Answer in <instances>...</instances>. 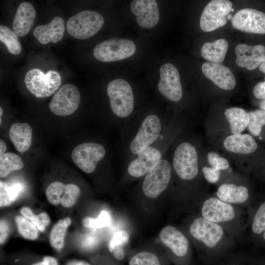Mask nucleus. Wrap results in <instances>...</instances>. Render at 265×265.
Instances as JSON below:
<instances>
[{"label":"nucleus","mask_w":265,"mask_h":265,"mask_svg":"<svg viewBox=\"0 0 265 265\" xmlns=\"http://www.w3.org/2000/svg\"><path fill=\"white\" fill-rule=\"evenodd\" d=\"M188 231L203 255L210 260L227 253L236 241L222 226L199 215L190 222Z\"/></svg>","instance_id":"obj_1"},{"label":"nucleus","mask_w":265,"mask_h":265,"mask_svg":"<svg viewBox=\"0 0 265 265\" xmlns=\"http://www.w3.org/2000/svg\"><path fill=\"white\" fill-rule=\"evenodd\" d=\"M199 215L222 226L236 240L241 239L247 228L243 208L223 201L215 195H206L197 205Z\"/></svg>","instance_id":"obj_2"},{"label":"nucleus","mask_w":265,"mask_h":265,"mask_svg":"<svg viewBox=\"0 0 265 265\" xmlns=\"http://www.w3.org/2000/svg\"><path fill=\"white\" fill-rule=\"evenodd\" d=\"M172 165L181 180H195L200 175L198 154L195 146L188 141L180 143L175 150Z\"/></svg>","instance_id":"obj_3"},{"label":"nucleus","mask_w":265,"mask_h":265,"mask_svg":"<svg viewBox=\"0 0 265 265\" xmlns=\"http://www.w3.org/2000/svg\"><path fill=\"white\" fill-rule=\"evenodd\" d=\"M107 93L111 109L120 118L129 116L134 108V99L130 84L125 80L117 79L110 81Z\"/></svg>","instance_id":"obj_4"},{"label":"nucleus","mask_w":265,"mask_h":265,"mask_svg":"<svg viewBox=\"0 0 265 265\" xmlns=\"http://www.w3.org/2000/svg\"><path fill=\"white\" fill-rule=\"evenodd\" d=\"M25 83L29 91L39 98L51 96L59 88L61 83L60 75L54 70L44 73L38 68L29 70L25 77Z\"/></svg>","instance_id":"obj_5"},{"label":"nucleus","mask_w":265,"mask_h":265,"mask_svg":"<svg viewBox=\"0 0 265 265\" xmlns=\"http://www.w3.org/2000/svg\"><path fill=\"white\" fill-rule=\"evenodd\" d=\"M104 24V18L100 13L92 10H83L68 20L66 28L74 38L84 40L97 33Z\"/></svg>","instance_id":"obj_6"},{"label":"nucleus","mask_w":265,"mask_h":265,"mask_svg":"<svg viewBox=\"0 0 265 265\" xmlns=\"http://www.w3.org/2000/svg\"><path fill=\"white\" fill-rule=\"evenodd\" d=\"M136 46L132 40L126 38H111L102 41L93 49L96 59L102 62H113L132 56Z\"/></svg>","instance_id":"obj_7"},{"label":"nucleus","mask_w":265,"mask_h":265,"mask_svg":"<svg viewBox=\"0 0 265 265\" xmlns=\"http://www.w3.org/2000/svg\"><path fill=\"white\" fill-rule=\"evenodd\" d=\"M171 175L170 163L167 160L161 159L145 175L142 186L143 193L148 198H156L167 188Z\"/></svg>","instance_id":"obj_8"},{"label":"nucleus","mask_w":265,"mask_h":265,"mask_svg":"<svg viewBox=\"0 0 265 265\" xmlns=\"http://www.w3.org/2000/svg\"><path fill=\"white\" fill-rule=\"evenodd\" d=\"M162 130V124L156 115H147L141 125L132 139L130 149L133 155H136L146 148L151 146L159 137Z\"/></svg>","instance_id":"obj_9"},{"label":"nucleus","mask_w":265,"mask_h":265,"mask_svg":"<svg viewBox=\"0 0 265 265\" xmlns=\"http://www.w3.org/2000/svg\"><path fill=\"white\" fill-rule=\"evenodd\" d=\"M233 4L228 0H211L204 8L200 19V26L205 32H210L224 26L227 16Z\"/></svg>","instance_id":"obj_10"},{"label":"nucleus","mask_w":265,"mask_h":265,"mask_svg":"<svg viewBox=\"0 0 265 265\" xmlns=\"http://www.w3.org/2000/svg\"><path fill=\"white\" fill-rule=\"evenodd\" d=\"M219 184L215 196L229 204L245 208L250 200V190L243 180L228 178Z\"/></svg>","instance_id":"obj_11"},{"label":"nucleus","mask_w":265,"mask_h":265,"mask_svg":"<svg viewBox=\"0 0 265 265\" xmlns=\"http://www.w3.org/2000/svg\"><path fill=\"white\" fill-rule=\"evenodd\" d=\"M105 155L106 149L102 144L89 142L77 146L72 152L71 157L73 162L82 171L91 173Z\"/></svg>","instance_id":"obj_12"},{"label":"nucleus","mask_w":265,"mask_h":265,"mask_svg":"<svg viewBox=\"0 0 265 265\" xmlns=\"http://www.w3.org/2000/svg\"><path fill=\"white\" fill-rule=\"evenodd\" d=\"M80 101V95L78 88L72 84H65L53 97L49 108L56 115L66 116L78 109Z\"/></svg>","instance_id":"obj_13"},{"label":"nucleus","mask_w":265,"mask_h":265,"mask_svg":"<svg viewBox=\"0 0 265 265\" xmlns=\"http://www.w3.org/2000/svg\"><path fill=\"white\" fill-rule=\"evenodd\" d=\"M159 92L168 100L177 102L183 97V89L177 68L172 64L165 63L159 69Z\"/></svg>","instance_id":"obj_14"},{"label":"nucleus","mask_w":265,"mask_h":265,"mask_svg":"<svg viewBox=\"0 0 265 265\" xmlns=\"http://www.w3.org/2000/svg\"><path fill=\"white\" fill-rule=\"evenodd\" d=\"M159 238L162 243L178 260H185L189 256L190 243L186 236L176 227L168 225L160 230Z\"/></svg>","instance_id":"obj_15"},{"label":"nucleus","mask_w":265,"mask_h":265,"mask_svg":"<svg viewBox=\"0 0 265 265\" xmlns=\"http://www.w3.org/2000/svg\"><path fill=\"white\" fill-rule=\"evenodd\" d=\"M231 23L235 28L245 32L265 34V13L256 9L238 10L233 17Z\"/></svg>","instance_id":"obj_16"},{"label":"nucleus","mask_w":265,"mask_h":265,"mask_svg":"<svg viewBox=\"0 0 265 265\" xmlns=\"http://www.w3.org/2000/svg\"><path fill=\"white\" fill-rule=\"evenodd\" d=\"M161 156L160 150L149 146L136 155L129 164L128 172L135 178L146 175L161 159Z\"/></svg>","instance_id":"obj_17"},{"label":"nucleus","mask_w":265,"mask_h":265,"mask_svg":"<svg viewBox=\"0 0 265 265\" xmlns=\"http://www.w3.org/2000/svg\"><path fill=\"white\" fill-rule=\"evenodd\" d=\"M131 10L136 16V20L138 25L143 28H153L159 22V13L156 0H132Z\"/></svg>","instance_id":"obj_18"},{"label":"nucleus","mask_w":265,"mask_h":265,"mask_svg":"<svg viewBox=\"0 0 265 265\" xmlns=\"http://www.w3.org/2000/svg\"><path fill=\"white\" fill-rule=\"evenodd\" d=\"M203 74L219 88L230 90L236 85L235 77L231 70L221 63L210 61L204 62L202 66Z\"/></svg>","instance_id":"obj_19"},{"label":"nucleus","mask_w":265,"mask_h":265,"mask_svg":"<svg viewBox=\"0 0 265 265\" xmlns=\"http://www.w3.org/2000/svg\"><path fill=\"white\" fill-rule=\"evenodd\" d=\"M235 53L237 65L248 70H253L259 66L265 55V46L239 44L236 47Z\"/></svg>","instance_id":"obj_20"},{"label":"nucleus","mask_w":265,"mask_h":265,"mask_svg":"<svg viewBox=\"0 0 265 265\" xmlns=\"http://www.w3.org/2000/svg\"><path fill=\"white\" fill-rule=\"evenodd\" d=\"M65 25L63 19L56 16L48 24L37 26L33 34L39 43L47 44L50 42L56 43L63 37Z\"/></svg>","instance_id":"obj_21"},{"label":"nucleus","mask_w":265,"mask_h":265,"mask_svg":"<svg viewBox=\"0 0 265 265\" xmlns=\"http://www.w3.org/2000/svg\"><path fill=\"white\" fill-rule=\"evenodd\" d=\"M224 148L228 152L238 155L251 154L257 150L258 145L252 136L248 133L231 134L223 141Z\"/></svg>","instance_id":"obj_22"},{"label":"nucleus","mask_w":265,"mask_h":265,"mask_svg":"<svg viewBox=\"0 0 265 265\" xmlns=\"http://www.w3.org/2000/svg\"><path fill=\"white\" fill-rule=\"evenodd\" d=\"M36 15V11L31 3L27 1L22 2L18 6L14 18V32L18 36L26 35L33 24Z\"/></svg>","instance_id":"obj_23"},{"label":"nucleus","mask_w":265,"mask_h":265,"mask_svg":"<svg viewBox=\"0 0 265 265\" xmlns=\"http://www.w3.org/2000/svg\"><path fill=\"white\" fill-rule=\"evenodd\" d=\"M9 136L16 149L24 153L31 146L32 129L27 123H16L10 128Z\"/></svg>","instance_id":"obj_24"},{"label":"nucleus","mask_w":265,"mask_h":265,"mask_svg":"<svg viewBox=\"0 0 265 265\" xmlns=\"http://www.w3.org/2000/svg\"><path fill=\"white\" fill-rule=\"evenodd\" d=\"M228 43L223 38L212 42L205 43L201 50L202 57L210 62L221 63L226 56L228 51Z\"/></svg>","instance_id":"obj_25"},{"label":"nucleus","mask_w":265,"mask_h":265,"mask_svg":"<svg viewBox=\"0 0 265 265\" xmlns=\"http://www.w3.org/2000/svg\"><path fill=\"white\" fill-rule=\"evenodd\" d=\"M224 115L232 134L241 133L247 128L249 114L244 109L237 107H230L225 110Z\"/></svg>","instance_id":"obj_26"},{"label":"nucleus","mask_w":265,"mask_h":265,"mask_svg":"<svg viewBox=\"0 0 265 265\" xmlns=\"http://www.w3.org/2000/svg\"><path fill=\"white\" fill-rule=\"evenodd\" d=\"M72 222L71 218L67 217L59 220L53 225L49 236L50 243L52 247L57 250H60L63 248L65 234Z\"/></svg>","instance_id":"obj_27"},{"label":"nucleus","mask_w":265,"mask_h":265,"mask_svg":"<svg viewBox=\"0 0 265 265\" xmlns=\"http://www.w3.org/2000/svg\"><path fill=\"white\" fill-rule=\"evenodd\" d=\"M24 189L23 185L16 182L11 185L0 182V206H8L15 202Z\"/></svg>","instance_id":"obj_28"},{"label":"nucleus","mask_w":265,"mask_h":265,"mask_svg":"<svg viewBox=\"0 0 265 265\" xmlns=\"http://www.w3.org/2000/svg\"><path fill=\"white\" fill-rule=\"evenodd\" d=\"M24 167L21 158L13 153H5L0 156V177H7L10 172Z\"/></svg>","instance_id":"obj_29"},{"label":"nucleus","mask_w":265,"mask_h":265,"mask_svg":"<svg viewBox=\"0 0 265 265\" xmlns=\"http://www.w3.org/2000/svg\"><path fill=\"white\" fill-rule=\"evenodd\" d=\"M250 232L254 237H261L265 241V201L261 203L250 220Z\"/></svg>","instance_id":"obj_30"},{"label":"nucleus","mask_w":265,"mask_h":265,"mask_svg":"<svg viewBox=\"0 0 265 265\" xmlns=\"http://www.w3.org/2000/svg\"><path fill=\"white\" fill-rule=\"evenodd\" d=\"M0 41L7 47L11 54L17 55L21 53L22 45L18 36L7 26H0Z\"/></svg>","instance_id":"obj_31"},{"label":"nucleus","mask_w":265,"mask_h":265,"mask_svg":"<svg viewBox=\"0 0 265 265\" xmlns=\"http://www.w3.org/2000/svg\"><path fill=\"white\" fill-rule=\"evenodd\" d=\"M15 221L20 234L25 238L35 240L38 236V229L28 219L23 216L17 215Z\"/></svg>","instance_id":"obj_32"},{"label":"nucleus","mask_w":265,"mask_h":265,"mask_svg":"<svg viewBox=\"0 0 265 265\" xmlns=\"http://www.w3.org/2000/svg\"><path fill=\"white\" fill-rule=\"evenodd\" d=\"M21 214L30 221L37 228L43 232L50 223V218L47 213L42 212L35 215L28 207H23L20 210Z\"/></svg>","instance_id":"obj_33"},{"label":"nucleus","mask_w":265,"mask_h":265,"mask_svg":"<svg viewBox=\"0 0 265 265\" xmlns=\"http://www.w3.org/2000/svg\"><path fill=\"white\" fill-rule=\"evenodd\" d=\"M249 123L247 129L252 135L258 136L265 125V110L257 109L248 112Z\"/></svg>","instance_id":"obj_34"},{"label":"nucleus","mask_w":265,"mask_h":265,"mask_svg":"<svg viewBox=\"0 0 265 265\" xmlns=\"http://www.w3.org/2000/svg\"><path fill=\"white\" fill-rule=\"evenodd\" d=\"M65 185L59 181H54L47 187L45 194L48 201L52 205L56 206L60 204L64 192Z\"/></svg>","instance_id":"obj_35"},{"label":"nucleus","mask_w":265,"mask_h":265,"mask_svg":"<svg viewBox=\"0 0 265 265\" xmlns=\"http://www.w3.org/2000/svg\"><path fill=\"white\" fill-rule=\"evenodd\" d=\"M81 193L80 187L73 184L65 185L64 192L62 196L60 204L65 208L73 206L78 201Z\"/></svg>","instance_id":"obj_36"},{"label":"nucleus","mask_w":265,"mask_h":265,"mask_svg":"<svg viewBox=\"0 0 265 265\" xmlns=\"http://www.w3.org/2000/svg\"><path fill=\"white\" fill-rule=\"evenodd\" d=\"M129 265H161V264L155 254L143 251L134 255L130 260Z\"/></svg>","instance_id":"obj_37"},{"label":"nucleus","mask_w":265,"mask_h":265,"mask_svg":"<svg viewBox=\"0 0 265 265\" xmlns=\"http://www.w3.org/2000/svg\"><path fill=\"white\" fill-rule=\"evenodd\" d=\"M110 221L111 217L109 212L102 210L96 218L90 216L85 217L83 224L87 228L99 229L108 226Z\"/></svg>","instance_id":"obj_38"},{"label":"nucleus","mask_w":265,"mask_h":265,"mask_svg":"<svg viewBox=\"0 0 265 265\" xmlns=\"http://www.w3.org/2000/svg\"><path fill=\"white\" fill-rule=\"evenodd\" d=\"M207 158L209 166L220 171H226L230 167L228 160L215 152H209L207 154Z\"/></svg>","instance_id":"obj_39"},{"label":"nucleus","mask_w":265,"mask_h":265,"mask_svg":"<svg viewBox=\"0 0 265 265\" xmlns=\"http://www.w3.org/2000/svg\"><path fill=\"white\" fill-rule=\"evenodd\" d=\"M129 239L128 233L124 230H120L116 232L111 238L108 245V249L110 252H112L115 247L118 246H123L127 243Z\"/></svg>","instance_id":"obj_40"},{"label":"nucleus","mask_w":265,"mask_h":265,"mask_svg":"<svg viewBox=\"0 0 265 265\" xmlns=\"http://www.w3.org/2000/svg\"><path fill=\"white\" fill-rule=\"evenodd\" d=\"M201 170L204 180L208 183L216 184L221 179V171L214 168L204 165L202 166Z\"/></svg>","instance_id":"obj_41"},{"label":"nucleus","mask_w":265,"mask_h":265,"mask_svg":"<svg viewBox=\"0 0 265 265\" xmlns=\"http://www.w3.org/2000/svg\"><path fill=\"white\" fill-rule=\"evenodd\" d=\"M254 96L259 99H265V81L258 83L253 90Z\"/></svg>","instance_id":"obj_42"},{"label":"nucleus","mask_w":265,"mask_h":265,"mask_svg":"<svg viewBox=\"0 0 265 265\" xmlns=\"http://www.w3.org/2000/svg\"><path fill=\"white\" fill-rule=\"evenodd\" d=\"M0 244H3L6 240L9 234V227L8 223L3 219L0 220Z\"/></svg>","instance_id":"obj_43"},{"label":"nucleus","mask_w":265,"mask_h":265,"mask_svg":"<svg viewBox=\"0 0 265 265\" xmlns=\"http://www.w3.org/2000/svg\"><path fill=\"white\" fill-rule=\"evenodd\" d=\"M31 265H58L57 259L54 257L46 256L42 261L32 264Z\"/></svg>","instance_id":"obj_44"},{"label":"nucleus","mask_w":265,"mask_h":265,"mask_svg":"<svg viewBox=\"0 0 265 265\" xmlns=\"http://www.w3.org/2000/svg\"><path fill=\"white\" fill-rule=\"evenodd\" d=\"M112 253L114 258L119 261L122 260L125 256L124 251L122 246H117Z\"/></svg>","instance_id":"obj_45"},{"label":"nucleus","mask_w":265,"mask_h":265,"mask_svg":"<svg viewBox=\"0 0 265 265\" xmlns=\"http://www.w3.org/2000/svg\"><path fill=\"white\" fill-rule=\"evenodd\" d=\"M65 265H91L89 262L80 260H72L68 262Z\"/></svg>","instance_id":"obj_46"},{"label":"nucleus","mask_w":265,"mask_h":265,"mask_svg":"<svg viewBox=\"0 0 265 265\" xmlns=\"http://www.w3.org/2000/svg\"><path fill=\"white\" fill-rule=\"evenodd\" d=\"M226 265H245L244 264L243 258H234L229 263Z\"/></svg>","instance_id":"obj_47"},{"label":"nucleus","mask_w":265,"mask_h":265,"mask_svg":"<svg viewBox=\"0 0 265 265\" xmlns=\"http://www.w3.org/2000/svg\"><path fill=\"white\" fill-rule=\"evenodd\" d=\"M6 150V145L5 142L0 139V156L5 153Z\"/></svg>","instance_id":"obj_48"},{"label":"nucleus","mask_w":265,"mask_h":265,"mask_svg":"<svg viewBox=\"0 0 265 265\" xmlns=\"http://www.w3.org/2000/svg\"><path fill=\"white\" fill-rule=\"evenodd\" d=\"M259 70L265 74V55L259 65Z\"/></svg>","instance_id":"obj_49"},{"label":"nucleus","mask_w":265,"mask_h":265,"mask_svg":"<svg viewBox=\"0 0 265 265\" xmlns=\"http://www.w3.org/2000/svg\"><path fill=\"white\" fill-rule=\"evenodd\" d=\"M260 106L263 110H265V99L263 100L260 102Z\"/></svg>","instance_id":"obj_50"},{"label":"nucleus","mask_w":265,"mask_h":265,"mask_svg":"<svg viewBox=\"0 0 265 265\" xmlns=\"http://www.w3.org/2000/svg\"><path fill=\"white\" fill-rule=\"evenodd\" d=\"M2 113H3V110L2 108L0 107V124H1V115L2 114Z\"/></svg>","instance_id":"obj_51"},{"label":"nucleus","mask_w":265,"mask_h":265,"mask_svg":"<svg viewBox=\"0 0 265 265\" xmlns=\"http://www.w3.org/2000/svg\"><path fill=\"white\" fill-rule=\"evenodd\" d=\"M232 18H233L232 15L231 14H230L227 16V19L229 20L232 19Z\"/></svg>","instance_id":"obj_52"},{"label":"nucleus","mask_w":265,"mask_h":265,"mask_svg":"<svg viewBox=\"0 0 265 265\" xmlns=\"http://www.w3.org/2000/svg\"><path fill=\"white\" fill-rule=\"evenodd\" d=\"M231 11L232 12H233L234 11V9L232 8V10H231Z\"/></svg>","instance_id":"obj_53"}]
</instances>
